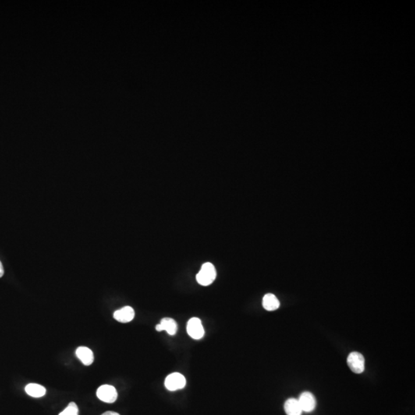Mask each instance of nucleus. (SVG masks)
Wrapping results in <instances>:
<instances>
[{"label":"nucleus","mask_w":415,"mask_h":415,"mask_svg":"<svg viewBox=\"0 0 415 415\" xmlns=\"http://www.w3.org/2000/svg\"><path fill=\"white\" fill-rule=\"evenodd\" d=\"M102 415H120L119 414L116 413V412H106L105 413H103Z\"/></svg>","instance_id":"obj_15"},{"label":"nucleus","mask_w":415,"mask_h":415,"mask_svg":"<svg viewBox=\"0 0 415 415\" xmlns=\"http://www.w3.org/2000/svg\"><path fill=\"white\" fill-rule=\"evenodd\" d=\"M114 318L121 323H128L134 319L135 311L130 306H125L114 312Z\"/></svg>","instance_id":"obj_7"},{"label":"nucleus","mask_w":415,"mask_h":415,"mask_svg":"<svg viewBox=\"0 0 415 415\" xmlns=\"http://www.w3.org/2000/svg\"><path fill=\"white\" fill-rule=\"evenodd\" d=\"M284 409L287 415H302L303 412L299 400L295 398H289L287 400L284 405Z\"/></svg>","instance_id":"obj_10"},{"label":"nucleus","mask_w":415,"mask_h":415,"mask_svg":"<svg viewBox=\"0 0 415 415\" xmlns=\"http://www.w3.org/2000/svg\"><path fill=\"white\" fill-rule=\"evenodd\" d=\"M58 415H79V409H78L77 405L74 402H71L68 405L67 408L65 410L62 411Z\"/></svg>","instance_id":"obj_13"},{"label":"nucleus","mask_w":415,"mask_h":415,"mask_svg":"<svg viewBox=\"0 0 415 415\" xmlns=\"http://www.w3.org/2000/svg\"><path fill=\"white\" fill-rule=\"evenodd\" d=\"M216 270L211 263L206 262L202 266L201 269L196 275L198 283L203 286H208L214 282L216 278Z\"/></svg>","instance_id":"obj_1"},{"label":"nucleus","mask_w":415,"mask_h":415,"mask_svg":"<svg viewBox=\"0 0 415 415\" xmlns=\"http://www.w3.org/2000/svg\"><path fill=\"white\" fill-rule=\"evenodd\" d=\"M76 356L84 365H91L94 362V355L90 348L86 347H79L76 349Z\"/></svg>","instance_id":"obj_9"},{"label":"nucleus","mask_w":415,"mask_h":415,"mask_svg":"<svg viewBox=\"0 0 415 415\" xmlns=\"http://www.w3.org/2000/svg\"><path fill=\"white\" fill-rule=\"evenodd\" d=\"M262 306L265 310L272 311L276 310L279 308L280 302L275 295L267 294L263 298Z\"/></svg>","instance_id":"obj_12"},{"label":"nucleus","mask_w":415,"mask_h":415,"mask_svg":"<svg viewBox=\"0 0 415 415\" xmlns=\"http://www.w3.org/2000/svg\"><path fill=\"white\" fill-rule=\"evenodd\" d=\"M156 329L158 331H167L169 335H175L178 330V325L175 320L170 317H165L161 319L159 324H157Z\"/></svg>","instance_id":"obj_8"},{"label":"nucleus","mask_w":415,"mask_h":415,"mask_svg":"<svg viewBox=\"0 0 415 415\" xmlns=\"http://www.w3.org/2000/svg\"><path fill=\"white\" fill-rule=\"evenodd\" d=\"M4 275V269H3V266H2V262L0 261V278L1 277L3 276Z\"/></svg>","instance_id":"obj_14"},{"label":"nucleus","mask_w":415,"mask_h":415,"mask_svg":"<svg viewBox=\"0 0 415 415\" xmlns=\"http://www.w3.org/2000/svg\"><path fill=\"white\" fill-rule=\"evenodd\" d=\"M96 395L99 399L105 403H114L118 398L116 389L112 385H108V384L100 386L97 390Z\"/></svg>","instance_id":"obj_3"},{"label":"nucleus","mask_w":415,"mask_h":415,"mask_svg":"<svg viewBox=\"0 0 415 415\" xmlns=\"http://www.w3.org/2000/svg\"><path fill=\"white\" fill-rule=\"evenodd\" d=\"M25 390H26V392L27 393L28 395L36 398H42L47 393V390L43 385L34 384V383L27 384Z\"/></svg>","instance_id":"obj_11"},{"label":"nucleus","mask_w":415,"mask_h":415,"mask_svg":"<svg viewBox=\"0 0 415 415\" xmlns=\"http://www.w3.org/2000/svg\"><path fill=\"white\" fill-rule=\"evenodd\" d=\"M187 332L193 339L199 340L203 338L205 330L201 320L198 317H192L187 324Z\"/></svg>","instance_id":"obj_5"},{"label":"nucleus","mask_w":415,"mask_h":415,"mask_svg":"<svg viewBox=\"0 0 415 415\" xmlns=\"http://www.w3.org/2000/svg\"><path fill=\"white\" fill-rule=\"evenodd\" d=\"M348 367L355 374H362L364 370V358L362 354L359 352H352L348 355Z\"/></svg>","instance_id":"obj_4"},{"label":"nucleus","mask_w":415,"mask_h":415,"mask_svg":"<svg viewBox=\"0 0 415 415\" xmlns=\"http://www.w3.org/2000/svg\"><path fill=\"white\" fill-rule=\"evenodd\" d=\"M186 384L185 376L180 373L175 372L167 376L165 381V386L168 391H175L182 389Z\"/></svg>","instance_id":"obj_2"},{"label":"nucleus","mask_w":415,"mask_h":415,"mask_svg":"<svg viewBox=\"0 0 415 415\" xmlns=\"http://www.w3.org/2000/svg\"><path fill=\"white\" fill-rule=\"evenodd\" d=\"M298 400L302 412L310 413L315 409L316 399L311 393L308 391L303 392Z\"/></svg>","instance_id":"obj_6"}]
</instances>
